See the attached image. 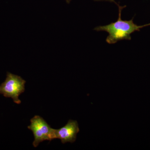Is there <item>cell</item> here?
Returning <instances> with one entry per match:
<instances>
[{
  "label": "cell",
  "mask_w": 150,
  "mask_h": 150,
  "mask_svg": "<svg viewBox=\"0 0 150 150\" xmlns=\"http://www.w3.org/2000/svg\"><path fill=\"white\" fill-rule=\"evenodd\" d=\"M118 19L107 25H100L95 28L94 30L97 31H105L108 33L106 39V42L110 44H115L118 41L123 40H131V34L146 26L150 25L149 24L138 25L134 23V18L131 20H123L121 19V12L126 6H121L118 4Z\"/></svg>",
  "instance_id": "cell-1"
},
{
  "label": "cell",
  "mask_w": 150,
  "mask_h": 150,
  "mask_svg": "<svg viewBox=\"0 0 150 150\" xmlns=\"http://www.w3.org/2000/svg\"><path fill=\"white\" fill-rule=\"evenodd\" d=\"M26 81L21 77L10 72L7 73L5 81L0 85V94L11 98L15 103H21L19 96L25 91Z\"/></svg>",
  "instance_id": "cell-2"
},
{
  "label": "cell",
  "mask_w": 150,
  "mask_h": 150,
  "mask_svg": "<svg viewBox=\"0 0 150 150\" xmlns=\"http://www.w3.org/2000/svg\"><path fill=\"white\" fill-rule=\"evenodd\" d=\"M28 128L31 130L34 136L33 145L37 147L43 141H51L55 139V129H52L44 119L39 115H35L30 120Z\"/></svg>",
  "instance_id": "cell-3"
},
{
  "label": "cell",
  "mask_w": 150,
  "mask_h": 150,
  "mask_svg": "<svg viewBox=\"0 0 150 150\" xmlns=\"http://www.w3.org/2000/svg\"><path fill=\"white\" fill-rule=\"evenodd\" d=\"M79 131L77 121L69 120L65 126L59 129H55V139L61 140L63 144L74 143Z\"/></svg>",
  "instance_id": "cell-4"
},
{
  "label": "cell",
  "mask_w": 150,
  "mask_h": 150,
  "mask_svg": "<svg viewBox=\"0 0 150 150\" xmlns=\"http://www.w3.org/2000/svg\"><path fill=\"white\" fill-rule=\"evenodd\" d=\"M71 0H66L67 1V2L69 4L71 1ZM94 1H108L110 2L111 3H115V4H116L117 5H118V4H117L116 2L115 1V0H93Z\"/></svg>",
  "instance_id": "cell-5"
}]
</instances>
